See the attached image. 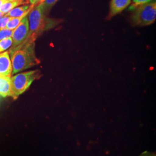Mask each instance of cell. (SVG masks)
Instances as JSON below:
<instances>
[{"instance_id": "obj_20", "label": "cell", "mask_w": 156, "mask_h": 156, "mask_svg": "<svg viewBox=\"0 0 156 156\" xmlns=\"http://www.w3.org/2000/svg\"><path fill=\"white\" fill-rule=\"evenodd\" d=\"M4 15V14H3V13H2L1 12H0V18L3 16Z\"/></svg>"}, {"instance_id": "obj_1", "label": "cell", "mask_w": 156, "mask_h": 156, "mask_svg": "<svg viewBox=\"0 0 156 156\" xmlns=\"http://www.w3.org/2000/svg\"><path fill=\"white\" fill-rule=\"evenodd\" d=\"M12 74L21 72L39 64L35 51V40L27 38L22 44L9 50Z\"/></svg>"}, {"instance_id": "obj_22", "label": "cell", "mask_w": 156, "mask_h": 156, "mask_svg": "<svg viewBox=\"0 0 156 156\" xmlns=\"http://www.w3.org/2000/svg\"><path fill=\"white\" fill-rule=\"evenodd\" d=\"M0 97H1V96H0Z\"/></svg>"}, {"instance_id": "obj_7", "label": "cell", "mask_w": 156, "mask_h": 156, "mask_svg": "<svg viewBox=\"0 0 156 156\" xmlns=\"http://www.w3.org/2000/svg\"><path fill=\"white\" fill-rule=\"evenodd\" d=\"M131 2V0H111L108 19H110L112 17L121 13L129 5Z\"/></svg>"}, {"instance_id": "obj_8", "label": "cell", "mask_w": 156, "mask_h": 156, "mask_svg": "<svg viewBox=\"0 0 156 156\" xmlns=\"http://www.w3.org/2000/svg\"><path fill=\"white\" fill-rule=\"evenodd\" d=\"M0 96L2 97H11V77L0 76Z\"/></svg>"}, {"instance_id": "obj_12", "label": "cell", "mask_w": 156, "mask_h": 156, "mask_svg": "<svg viewBox=\"0 0 156 156\" xmlns=\"http://www.w3.org/2000/svg\"><path fill=\"white\" fill-rule=\"evenodd\" d=\"M12 43L13 41L12 37L0 40V53L5 51L6 50L11 48Z\"/></svg>"}, {"instance_id": "obj_17", "label": "cell", "mask_w": 156, "mask_h": 156, "mask_svg": "<svg viewBox=\"0 0 156 156\" xmlns=\"http://www.w3.org/2000/svg\"><path fill=\"white\" fill-rule=\"evenodd\" d=\"M30 5L33 6H36L42 3L45 0H28Z\"/></svg>"}, {"instance_id": "obj_11", "label": "cell", "mask_w": 156, "mask_h": 156, "mask_svg": "<svg viewBox=\"0 0 156 156\" xmlns=\"http://www.w3.org/2000/svg\"><path fill=\"white\" fill-rule=\"evenodd\" d=\"M28 14L24 15L22 16L17 17H11V19L9 20V21L8 22L5 28L10 29L12 30H14L19 25V24L22 20L23 19L24 17L27 16Z\"/></svg>"}, {"instance_id": "obj_3", "label": "cell", "mask_w": 156, "mask_h": 156, "mask_svg": "<svg viewBox=\"0 0 156 156\" xmlns=\"http://www.w3.org/2000/svg\"><path fill=\"white\" fill-rule=\"evenodd\" d=\"M131 16L133 26H147L155 22L156 19V1L150 2L135 8Z\"/></svg>"}, {"instance_id": "obj_6", "label": "cell", "mask_w": 156, "mask_h": 156, "mask_svg": "<svg viewBox=\"0 0 156 156\" xmlns=\"http://www.w3.org/2000/svg\"><path fill=\"white\" fill-rule=\"evenodd\" d=\"M12 66L9 51L0 53V76H11Z\"/></svg>"}, {"instance_id": "obj_9", "label": "cell", "mask_w": 156, "mask_h": 156, "mask_svg": "<svg viewBox=\"0 0 156 156\" xmlns=\"http://www.w3.org/2000/svg\"><path fill=\"white\" fill-rule=\"evenodd\" d=\"M28 0H17V1H6L0 8V12L4 15L12 9L18 6L28 4Z\"/></svg>"}, {"instance_id": "obj_10", "label": "cell", "mask_w": 156, "mask_h": 156, "mask_svg": "<svg viewBox=\"0 0 156 156\" xmlns=\"http://www.w3.org/2000/svg\"><path fill=\"white\" fill-rule=\"evenodd\" d=\"M34 6L31 5H28V4H26V5H23L20 6H17L11 11L9 12L6 14V16H8L11 17H20L26 15V14H28L30 11L33 9Z\"/></svg>"}, {"instance_id": "obj_18", "label": "cell", "mask_w": 156, "mask_h": 156, "mask_svg": "<svg viewBox=\"0 0 156 156\" xmlns=\"http://www.w3.org/2000/svg\"><path fill=\"white\" fill-rule=\"evenodd\" d=\"M140 156H156V154L155 153H153L149 151H145L142 152Z\"/></svg>"}, {"instance_id": "obj_21", "label": "cell", "mask_w": 156, "mask_h": 156, "mask_svg": "<svg viewBox=\"0 0 156 156\" xmlns=\"http://www.w3.org/2000/svg\"><path fill=\"white\" fill-rule=\"evenodd\" d=\"M5 1H17V0H5Z\"/></svg>"}, {"instance_id": "obj_16", "label": "cell", "mask_w": 156, "mask_h": 156, "mask_svg": "<svg viewBox=\"0 0 156 156\" xmlns=\"http://www.w3.org/2000/svg\"><path fill=\"white\" fill-rule=\"evenodd\" d=\"M11 19V17L8 16L6 15L1 17L0 18V29L5 28L7 23Z\"/></svg>"}, {"instance_id": "obj_19", "label": "cell", "mask_w": 156, "mask_h": 156, "mask_svg": "<svg viewBox=\"0 0 156 156\" xmlns=\"http://www.w3.org/2000/svg\"><path fill=\"white\" fill-rule=\"evenodd\" d=\"M5 1V0H0V8H1V5H2Z\"/></svg>"}, {"instance_id": "obj_14", "label": "cell", "mask_w": 156, "mask_h": 156, "mask_svg": "<svg viewBox=\"0 0 156 156\" xmlns=\"http://www.w3.org/2000/svg\"><path fill=\"white\" fill-rule=\"evenodd\" d=\"M13 31V30H12L8 28H1L0 29V40L12 37Z\"/></svg>"}, {"instance_id": "obj_5", "label": "cell", "mask_w": 156, "mask_h": 156, "mask_svg": "<svg viewBox=\"0 0 156 156\" xmlns=\"http://www.w3.org/2000/svg\"><path fill=\"white\" fill-rule=\"evenodd\" d=\"M28 33L29 24L28 17L27 16L23 19L19 25L13 31L12 36L13 43L10 50L15 48L17 46L22 44L28 38Z\"/></svg>"}, {"instance_id": "obj_4", "label": "cell", "mask_w": 156, "mask_h": 156, "mask_svg": "<svg viewBox=\"0 0 156 156\" xmlns=\"http://www.w3.org/2000/svg\"><path fill=\"white\" fill-rule=\"evenodd\" d=\"M38 70L30 71L18 73L11 78V97L13 99L24 93L30 87L34 81L40 77Z\"/></svg>"}, {"instance_id": "obj_13", "label": "cell", "mask_w": 156, "mask_h": 156, "mask_svg": "<svg viewBox=\"0 0 156 156\" xmlns=\"http://www.w3.org/2000/svg\"><path fill=\"white\" fill-rule=\"evenodd\" d=\"M57 1L58 0H45L42 3H41L43 10L46 15L49 12L50 9L55 5Z\"/></svg>"}, {"instance_id": "obj_15", "label": "cell", "mask_w": 156, "mask_h": 156, "mask_svg": "<svg viewBox=\"0 0 156 156\" xmlns=\"http://www.w3.org/2000/svg\"><path fill=\"white\" fill-rule=\"evenodd\" d=\"M152 0H133L132 4L130 6L129 9L133 11L135 8L139 6L151 2Z\"/></svg>"}, {"instance_id": "obj_2", "label": "cell", "mask_w": 156, "mask_h": 156, "mask_svg": "<svg viewBox=\"0 0 156 156\" xmlns=\"http://www.w3.org/2000/svg\"><path fill=\"white\" fill-rule=\"evenodd\" d=\"M28 37L35 41L44 31L54 27L61 21L47 17L41 4L34 6L28 13Z\"/></svg>"}]
</instances>
